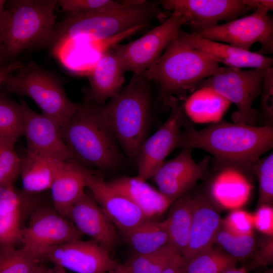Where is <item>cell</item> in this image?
<instances>
[{"label": "cell", "instance_id": "cell-1", "mask_svg": "<svg viewBox=\"0 0 273 273\" xmlns=\"http://www.w3.org/2000/svg\"><path fill=\"white\" fill-rule=\"evenodd\" d=\"M188 119L176 148L203 150L215 158V165L231 166L252 174L254 163L273 146V126H255L224 120L197 130Z\"/></svg>", "mask_w": 273, "mask_h": 273}, {"label": "cell", "instance_id": "cell-2", "mask_svg": "<svg viewBox=\"0 0 273 273\" xmlns=\"http://www.w3.org/2000/svg\"><path fill=\"white\" fill-rule=\"evenodd\" d=\"M220 68L211 57L175 35L161 56L140 75L158 83V100L169 106L174 99L185 100L188 93L195 91L202 81L215 74Z\"/></svg>", "mask_w": 273, "mask_h": 273}, {"label": "cell", "instance_id": "cell-3", "mask_svg": "<svg viewBox=\"0 0 273 273\" xmlns=\"http://www.w3.org/2000/svg\"><path fill=\"white\" fill-rule=\"evenodd\" d=\"M150 81L142 75H133L108 103L98 105L102 121L132 159H137L146 139L151 107Z\"/></svg>", "mask_w": 273, "mask_h": 273}, {"label": "cell", "instance_id": "cell-4", "mask_svg": "<svg viewBox=\"0 0 273 273\" xmlns=\"http://www.w3.org/2000/svg\"><path fill=\"white\" fill-rule=\"evenodd\" d=\"M98 104L78 105L69 122L60 128L72 158L84 166L109 170L120 166L122 156L117 143L102 121Z\"/></svg>", "mask_w": 273, "mask_h": 273}, {"label": "cell", "instance_id": "cell-5", "mask_svg": "<svg viewBox=\"0 0 273 273\" xmlns=\"http://www.w3.org/2000/svg\"><path fill=\"white\" fill-rule=\"evenodd\" d=\"M159 6V2L147 1L110 11L70 14L56 25L51 46L81 38L94 43L139 25L147 26L155 19L163 22L168 16Z\"/></svg>", "mask_w": 273, "mask_h": 273}, {"label": "cell", "instance_id": "cell-6", "mask_svg": "<svg viewBox=\"0 0 273 273\" xmlns=\"http://www.w3.org/2000/svg\"><path fill=\"white\" fill-rule=\"evenodd\" d=\"M0 31L4 60L25 50L51 46L55 34L57 0H12Z\"/></svg>", "mask_w": 273, "mask_h": 273}, {"label": "cell", "instance_id": "cell-7", "mask_svg": "<svg viewBox=\"0 0 273 273\" xmlns=\"http://www.w3.org/2000/svg\"><path fill=\"white\" fill-rule=\"evenodd\" d=\"M18 70L17 74H10L5 79L3 83L7 92L30 97L41 109V114L60 128L66 125L78 104L67 97L59 80L33 61Z\"/></svg>", "mask_w": 273, "mask_h": 273}, {"label": "cell", "instance_id": "cell-8", "mask_svg": "<svg viewBox=\"0 0 273 273\" xmlns=\"http://www.w3.org/2000/svg\"><path fill=\"white\" fill-rule=\"evenodd\" d=\"M267 70L220 67L215 74L202 81L197 88L210 87L234 104L237 108L232 115L234 122L255 125L257 113L252 105L261 94Z\"/></svg>", "mask_w": 273, "mask_h": 273}, {"label": "cell", "instance_id": "cell-9", "mask_svg": "<svg viewBox=\"0 0 273 273\" xmlns=\"http://www.w3.org/2000/svg\"><path fill=\"white\" fill-rule=\"evenodd\" d=\"M210 40L227 43L250 51L256 42L261 44L257 53L265 56L273 52V18L264 8L222 24L192 32Z\"/></svg>", "mask_w": 273, "mask_h": 273}, {"label": "cell", "instance_id": "cell-10", "mask_svg": "<svg viewBox=\"0 0 273 273\" xmlns=\"http://www.w3.org/2000/svg\"><path fill=\"white\" fill-rule=\"evenodd\" d=\"M187 25L181 16L170 14L158 26L141 37L114 48L125 71L139 75L148 70L161 56L181 27Z\"/></svg>", "mask_w": 273, "mask_h": 273}, {"label": "cell", "instance_id": "cell-11", "mask_svg": "<svg viewBox=\"0 0 273 273\" xmlns=\"http://www.w3.org/2000/svg\"><path fill=\"white\" fill-rule=\"evenodd\" d=\"M41 262H49L76 273H107L119 264L96 241L78 240L37 251Z\"/></svg>", "mask_w": 273, "mask_h": 273}, {"label": "cell", "instance_id": "cell-12", "mask_svg": "<svg viewBox=\"0 0 273 273\" xmlns=\"http://www.w3.org/2000/svg\"><path fill=\"white\" fill-rule=\"evenodd\" d=\"M170 112L166 121L143 142L136 159L139 178L147 180L152 178L165 159L176 148L178 136L188 120L184 102L175 99L169 106Z\"/></svg>", "mask_w": 273, "mask_h": 273}, {"label": "cell", "instance_id": "cell-13", "mask_svg": "<svg viewBox=\"0 0 273 273\" xmlns=\"http://www.w3.org/2000/svg\"><path fill=\"white\" fill-rule=\"evenodd\" d=\"M159 4L164 10L183 17L192 32L215 26L221 21L229 22L254 10L243 0H161Z\"/></svg>", "mask_w": 273, "mask_h": 273}, {"label": "cell", "instance_id": "cell-14", "mask_svg": "<svg viewBox=\"0 0 273 273\" xmlns=\"http://www.w3.org/2000/svg\"><path fill=\"white\" fill-rule=\"evenodd\" d=\"M27 226L21 231V244L37 251L80 240L74 224L48 206H36L31 212Z\"/></svg>", "mask_w": 273, "mask_h": 273}, {"label": "cell", "instance_id": "cell-15", "mask_svg": "<svg viewBox=\"0 0 273 273\" xmlns=\"http://www.w3.org/2000/svg\"><path fill=\"white\" fill-rule=\"evenodd\" d=\"M192 150L183 148L176 157L165 161L152 177L158 190L172 202L189 192L206 173L208 159L197 163Z\"/></svg>", "mask_w": 273, "mask_h": 273}, {"label": "cell", "instance_id": "cell-16", "mask_svg": "<svg viewBox=\"0 0 273 273\" xmlns=\"http://www.w3.org/2000/svg\"><path fill=\"white\" fill-rule=\"evenodd\" d=\"M24 120L27 151L58 161L72 158L64 143L60 127L52 119L31 109L20 99Z\"/></svg>", "mask_w": 273, "mask_h": 273}, {"label": "cell", "instance_id": "cell-17", "mask_svg": "<svg viewBox=\"0 0 273 273\" xmlns=\"http://www.w3.org/2000/svg\"><path fill=\"white\" fill-rule=\"evenodd\" d=\"M193 201L192 222L187 248L183 256L186 261L214 245L222 219L218 207L207 192L191 194Z\"/></svg>", "mask_w": 273, "mask_h": 273}, {"label": "cell", "instance_id": "cell-18", "mask_svg": "<svg viewBox=\"0 0 273 273\" xmlns=\"http://www.w3.org/2000/svg\"><path fill=\"white\" fill-rule=\"evenodd\" d=\"M66 218L83 235L110 253L118 240L116 227L94 198L84 193L72 205Z\"/></svg>", "mask_w": 273, "mask_h": 273}, {"label": "cell", "instance_id": "cell-19", "mask_svg": "<svg viewBox=\"0 0 273 273\" xmlns=\"http://www.w3.org/2000/svg\"><path fill=\"white\" fill-rule=\"evenodd\" d=\"M176 36L188 46L206 54L225 66L238 69H268L272 67V58L257 52L207 39L188 33L181 28L177 31Z\"/></svg>", "mask_w": 273, "mask_h": 273}, {"label": "cell", "instance_id": "cell-20", "mask_svg": "<svg viewBox=\"0 0 273 273\" xmlns=\"http://www.w3.org/2000/svg\"><path fill=\"white\" fill-rule=\"evenodd\" d=\"M87 188L94 200L122 234L149 219L135 204L100 177L96 175L89 181Z\"/></svg>", "mask_w": 273, "mask_h": 273}, {"label": "cell", "instance_id": "cell-21", "mask_svg": "<svg viewBox=\"0 0 273 273\" xmlns=\"http://www.w3.org/2000/svg\"><path fill=\"white\" fill-rule=\"evenodd\" d=\"M96 175L75 159L62 161L50 189L55 209L66 218L71 207Z\"/></svg>", "mask_w": 273, "mask_h": 273}, {"label": "cell", "instance_id": "cell-22", "mask_svg": "<svg viewBox=\"0 0 273 273\" xmlns=\"http://www.w3.org/2000/svg\"><path fill=\"white\" fill-rule=\"evenodd\" d=\"M125 73L114 47L101 54L88 71V99L98 105L105 104L107 100L114 98L122 89Z\"/></svg>", "mask_w": 273, "mask_h": 273}, {"label": "cell", "instance_id": "cell-23", "mask_svg": "<svg viewBox=\"0 0 273 273\" xmlns=\"http://www.w3.org/2000/svg\"><path fill=\"white\" fill-rule=\"evenodd\" d=\"M217 172L210 183L208 194L218 206L234 210L241 208L250 198L252 186L250 173L231 166L216 165Z\"/></svg>", "mask_w": 273, "mask_h": 273}, {"label": "cell", "instance_id": "cell-24", "mask_svg": "<svg viewBox=\"0 0 273 273\" xmlns=\"http://www.w3.org/2000/svg\"><path fill=\"white\" fill-rule=\"evenodd\" d=\"M107 183L135 204L149 219L163 214L172 202L146 180L136 176L118 177Z\"/></svg>", "mask_w": 273, "mask_h": 273}, {"label": "cell", "instance_id": "cell-25", "mask_svg": "<svg viewBox=\"0 0 273 273\" xmlns=\"http://www.w3.org/2000/svg\"><path fill=\"white\" fill-rule=\"evenodd\" d=\"M231 103L210 87L197 88L184 102L188 118L199 123H214L221 120Z\"/></svg>", "mask_w": 273, "mask_h": 273}, {"label": "cell", "instance_id": "cell-26", "mask_svg": "<svg viewBox=\"0 0 273 273\" xmlns=\"http://www.w3.org/2000/svg\"><path fill=\"white\" fill-rule=\"evenodd\" d=\"M22 159L21 177L22 190L37 194L50 190L63 161L34 154L26 151Z\"/></svg>", "mask_w": 273, "mask_h": 273}, {"label": "cell", "instance_id": "cell-27", "mask_svg": "<svg viewBox=\"0 0 273 273\" xmlns=\"http://www.w3.org/2000/svg\"><path fill=\"white\" fill-rule=\"evenodd\" d=\"M167 218L164 220L169 238V244L183 255L187 247L192 222L193 201L188 193L170 204Z\"/></svg>", "mask_w": 273, "mask_h": 273}, {"label": "cell", "instance_id": "cell-28", "mask_svg": "<svg viewBox=\"0 0 273 273\" xmlns=\"http://www.w3.org/2000/svg\"><path fill=\"white\" fill-rule=\"evenodd\" d=\"M123 234L125 242L135 254L153 252L169 244L164 221L147 219Z\"/></svg>", "mask_w": 273, "mask_h": 273}, {"label": "cell", "instance_id": "cell-29", "mask_svg": "<svg viewBox=\"0 0 273 273\" xmlns=\"http://www.w3.org/2000/svg\"><path fill=\"white\" fill-rule=\"evenodd\" d=\"M23 134V114L20 104L0 94V139L14 146Z\"/></svg>", "mask_w": 273, "mask_h": 273}, {"label": "cell", "instance_id": "cell-30", "mask_svg": "<svg viewBox=\"0 0 273 273\" xmlns=\"http://www.w3.org/2000/svg\"><path fill=\"white\" fill-rule=\"evenodd\" d=\"M238 261L213 245L186 261V273H222Z\"/></svg>", "mask_w": 273, "mask_h": 273}, {"label": "cell", "instance_id": "cell-31", "mask_svg": "<svg viewBox=\"0 0 273 273\" xmlns=\"http://www.w3.org/2000/svg\"><path fill=\"white\" fill-rule=\"evenodd\" d=\"M38 201L0 216V248H16L21 243L23 223L32 211L40 204Z\"/></svg>", "mask_w": 273, "mask_h": 273}, {"label": "cell", "instance_id": "cell-32", "mask_svg": "<svg viewBox=\"0 0 273 273\" xmlns=\"http://www.w3.org/2000/svg\"><path fill=\"white\" fill-rule=\"evenodd\" d=\"M258 239L254 234L236 236L226 230L221 223L215 236L214 245L238 261L251 257Z\"/></svg>", "mask_w": 273, "mask_h": 273}, {"label": "cell", "instance_id": "cell-33", "mask_svg": "<svg viewBox=\"0 0 273 273\" xmlns=\"http://www.w3.org/2000/svg\"><path fill=\"white\" fill-rule=\"evenodd\" d=\"M40 262L36 251L28 246L0 248V273H29Z\"/></svg>", "mask_w": 273, "mask_h": 273}, {"label": "cell", "instance_id": "cell-34", "mask_svg": "<svg viewBox=\"0 0 273 273\" xmlns=\"http://www.w3.org/2000/svg\"><path fill=\"white\" fill-rule=\"evenodd\" d=\"M178 254L168 244L150 253L135 254L127 262L131 273H160Z\"/></svg>", "mask_w": 273, "mask_h": 273}, {"label": "cell", "instance_id": "cell-35", "mask_svg": "<svg viewBox=\"0 0 273 273\" xmlns=\"http://www.w3.org/2000/svg\"><path fill=\"white\" fill-rule=\"evenodd\" d=\"M252 173L258 181L257 206L262 205H272L273 153H270L257 160L252 166Z\"/></svg>", "mask_w": 273, "mask_h": 273}, {"label": "cell", "instance_id": "cell-36", "mask_svg": "<svg viewBox=\"0 0 273 273\" xmlns=\"http://www.w3.org/2000/svg\"><path fill=\"white\" fill-rule=\"evenodd\" d=\"M38 194L19 190L13 184L0 185V216L38 201Z\"/></svg>", "mask_w": 273, "mask_h": 273}, {"label": "cell", "instance_id": "cell-37", "mask_svg": "<svg viewBox=\"0 0 273 273\" xmlns=\"http://www.w3.org/2000/svg\"><path fill=\"white\" fill-rule=\"evenodd\" d=\"M58 6L70 14L93 13L121 9L125 6L112 0H57Z\"/></svg>", "mask_w": 273, "mask_h": 273}, {"label": "cell", "instance_id": "cell-38", "mask_svg": "<svg viewBox=\"0 0 273 273\" xmlns=\"http://www.w3.org/2000/svg\"><path fill=\"white\" fill-rule=\"evenodd\" d=\"M260 99L256 111L257 121L260 119L263 125L273 124V68L267 69L264 75Z\"/></svg>", "mask_w": 273, "mask_h": 273}, {"label": "cell", "instance_id": "cell-39", "mask_svg": "<svg viewBox=\"0 0 273 273\" xmlns=\"http://www.w3.org/2000/svg\"><path fill=\"white\" fill-rule=\"evenodd\" d=\"M221 224L229 232L236 236L254 234L253 214L241 208L232 210L222 219Z\"/></svg>", "mask_w": 273, "mask_h": 273}, {"label": "cell", "instance_id": "cell-40", "mask_svg": "<svg viewBox=\"0 0 273 273\" xmlns=\"http://www.w3.org/2000/svg\"><path fill=\"white\" fill-rule=\"evenodd\" d=\"M21 164L14 146L0 139V166L11 183L20 176Z\"/></svg>", "mask_w": 273, "mask_h": 273}, {"label": "cell", "instance_id": "cell-41", "mask_svg": "<svg viewBox=\"0 0 273 273\" xmlns=\"http://www.w3.org/2000/svg\"><path fill=\"white\" fill-rule=\"evenodd\" d=\"M251 260L246 268L250 269L258 267H266L273 262V236H265L258 239Z\"/></svg>", "mask_w": 273, "mask_h": 273}, {"label": "cell", "instance_id": "cell-42", "mask_svg": "<svg viewBox=\"0 0 273 273\" xmlns=\"http://www.w3.org/2000/svg\"><path fill=\"white\" fill-rule=\"evenodd\" d=\"M272 205H262L257 207L253 214L254 228L265 236H273Z\"/></svg>", "mask_w": 273, "mask_h": 273}, {"label": "cell", "instance_id": "cell-43", "mask_svg": "<svg viewBox=\"0 0 273 273\" xmlns=\"http://www.w3.org/2000/svg\"><path fill=\"white\" fill-rule=\"evenodd\" d=\"M186 265L185 259L178 254L170 264L160 273H186Z\"/></svg>", "mask_w": 273, "mask_h": 273}, {"label": "cell", "instance_id": "cell-44", "mask_svg": "<svg viewBox=\"0 0 273 273\" xmlns=\"http://www.w3.org/2000/svg\"><path fill=\"white\" fill-rule=\"evenodd\" d=\"M24 64L20 61H14L6 66H0V85L3 83L6 77L14 70H18Z\"/></svg>", "mask_w": 273, "mask_h": 273}, {"label": "cell", "instance_id": "cell-45", "mask_svg": "<svg viewBox=\"0 0 273 273\" xmlns=\"http://www.w3.org/2000/svg\"><path fill=\"white\" fill-rule=\"evenodd\" d=\"M247 5L252 8L254 10L263 8L269 11L273 10V1L272 0H243Z\"/></svg>", "mask_w": 273, "mask_h": 273}, {"label": "cell", "instance_id": "cell-46", "mask_svg": "<svg viewBox=\"0 0 273 273\" xmlns=\"http://www.w3.org/2000/svg\"><path fill=\"white\" fill-rule=\"evenodd\" d=\"M53 268H50L44 264L39 263L29 273H53Z\"/></svg>", "mask_w": 273, "mask_h": 273}, {"label": "cell", "instance_id": "cell-47", "mask_svg": "<svg viewBox=\"0 0 273 273\" xmlns=\"http://www.w3.org/2000/svg\"><path fill=\"white\" fill-rule=\"evenodd\" d=\"M6 2V1L0 0V31L6 18V10L5 7Z\"/></svg>", "mask_w": 273, "mask_h": 273}, {"label": "cell", "instance_id": "cell-48", "mask_svg": "<svg viewBox=\"0 0 273 273\" xmlns=\"http://www.w3.org/2000/svg\"><path fill=\"white\" fill-rule=\"evenodd\" d=\"M112 273H131L127 263L119 264Z\"/></svg>", "mask_w": 273, "mask_h": 273}, {"label": "cell", "instance_id": "cell-49", "mask_svg": "<svg viewBox=\"0 0 273 273\" xmlns=\"http://www.w3.org/2000/svg\"><path fill=\"white\" fill-rule=\"evenodd\" d=\"M222 273H248V271L247 270L245 266H243L240 268L234 267L225 270Z\"/></svg>", "mask_w": 273, "mask_h": 273}, {"label": "cell", "instance_id": "cell-50", "mask_svg": "<svg viewBox=\"0 0 273 273\" xmlns=\"http://www.w3.org/2000/svg\"><path fill=\"white\" fill-rule=\"evenodd\" d=\"M53 273H66L65 271V269L59 266L55 265L54 267L53 268Z\"/></svg>", "mask_w": 273, "mask_h": 273}, {"label": "cell", "instance_id": "cell-51", "mask_svg": "<svg viewBox=\"0 0 273 273\" xmlns=\"http://www.w3.org/2000/svg\"><path fill=\"white\" fill-rule=\"evenodd\" d=\"M3 61H4V60L3 58V46L0 38V66H1V63Z\"/></svg>", "mask_w": 273, "mask_h": 273}, {"label": "cell", "instance_id": "cell-52", "mask_svg": "<svg viewBox=\"0 0 273 273\" xmlns=\"http://www.w3.org/2000/svg\"><path fill=\"white\" fill-rule=\"evenodd\" d=\"M262 273H273V269L272 268H269L264 271H263V272Z\"/></svg>", "mask_w": 273, "mask_h": 273}]
</instances>
